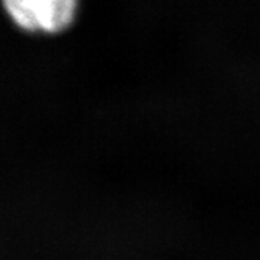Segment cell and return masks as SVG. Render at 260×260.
<instances>
[{
  "instance_id": "obj_1",
  "label": "cell",
  "mask_w": 260,
  "mask_h": 260,
  "mask_svg": "<svg viewBox=\"0 0 260 260\" xmlns=\"http://www.w3.org/2000/svg\"><path fill=\"white\" fill-rule=\"evenodd\" d=\"M9 19L30 34L55 35L74 23L80 0H0Z\"/></svg>"
}]
</instances>
